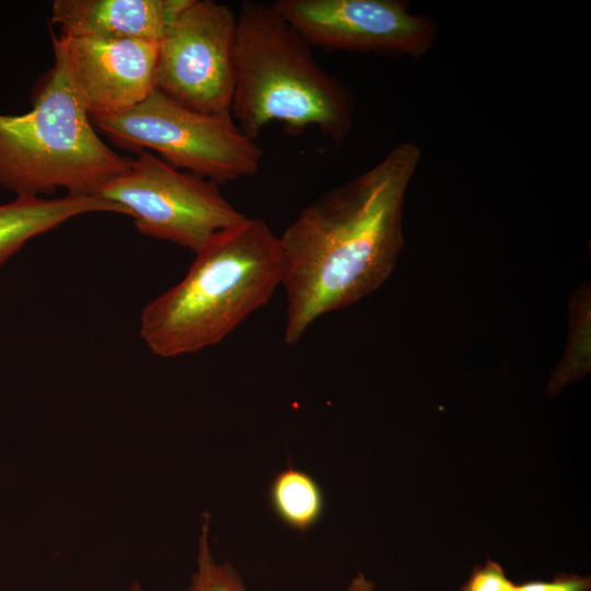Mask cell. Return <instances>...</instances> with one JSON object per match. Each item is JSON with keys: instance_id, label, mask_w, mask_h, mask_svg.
<instances>
[{"instance_id": "cell-17", "label": "cell", "mask_w": 591, "mask_h": 591, "mask_svg": "<svg viewBox=\"0 0 591 591\" xmlns=\"http://www.w3.org/2000/svg\"><path fill=\"white\" fill-rule=\"evenodd\" d=\"M346 591H374V584L362 572H358L350 581Z\"/></svg>"}, {"instance_id": "cell-14", "label": "cell", "mask_w": 591, "mask_h": 591, "mask_svg": "<svg viewBox=\"0 0 591 591\" xmlns=\"http://www.w3.org/2000/svg\"><path fill=\"white\" fill-rule=\"evenodd\" d=\"M209 515H205L199 537L197 569L184 591H250L235 567L217 564L209 547Z\"/></svg>"}, {"instance_id": "cell-18", "label": "cell", "mask_w": 591, "mask_h": 591, "mask_svg": "<svg viewBox=\"0 0 591 591\" xmlns=\"http://www.w3.org/2000/svg\"><path fill=\"white\" fill-rule=\"evenodd\" d=\"M129 591H143L138 581H134Z\"/></svg>"}, {"instance_id": "cell-16", "label": "cell", "mask_w": 591, "mask_h": 591, "mask_svg": "<svg viewBox=\"0 0 591 591\" xmlns=\"http://www.w3.org/2000/svg\"><path fill=\"white\" fill-rule=\"evenodd\" d=\"M590 577L559 573L552 581H529L515 584L514 591H589Z\"/></svg>"}, {"instance_id": "cell-4", "label": "cell", "mask_w": 591, "mask_h": 591, "mask_svg": "<svg viewBox=\"0 0 591 591\" xmlns=\"http://www.w3.org/2000/svg\"><path fill=\"white\" fill-rule=\"evenodd\" d=\"M129 165L100 138L55 66L28 112L0 113V187L16 197H39L56 188L94 195Z\"/></svg>"}, {"instance_id": "cell-12", "label": "cell", "mask_w": 591, "mask_h": 591, "mask_svg": "<svg viewBox=\"0 0 591 591\" xmlns=\"http://www.w3.org/2000/svg\"><path fill=\"white\" fill-rule=\"evenodd\" d=\"M269 503L285 525L300 533L315 526L325 511V496L317 480L291 465L271 480Z\"/></svg>"}, {"instance_id": "cell-15", "label": "cell", "mask_w": 591, "mask_h": 591, "mask_svg": "<svg viewBox=\"0 0 591 591\" xmlns=\"http://www.w3.org/2000/svg\"><path fill=\"white\" fill-rule=\"evenodd\" d=\"M514 588L503 568L488 559L484 566L474 567L461 591H514Z\"/></svg>"}, {"instance_id": "cell-8", "label": "cell", "mask_w": 591, "mask_h": 591, "mask_svg": "<svg viewBox=\"0 0 591 591\" xmlns=\"http://www.w3.org/2000/svg\"><path fill=\"white\" fill-rule=\"evenodd\" d=\"M276 11L313 47L418 58L436 24L399 0H276Z\"/></svg>"}, {"instance_id": "cell-2", "label": "cell", "mask_w": 591, "mask_h": 591, "mask_svg": "<svg viewBox=\"0 0 591 591\" xmlns=\"http://www.w3.org/2000/svg\"><path fill=\"white\" fill-rule=\"evenodd\" d=\"M282 273L279 236L247 217L213 235L184 278L144 306L140 336L163 358L217 345L267 304Z\"/></svg>"}, {"instance_id": "cell-6", "label": "cell", "mask_w": 591, "mask_h": 591, "mask_svg": "<svg viewBox=\"0 0 591 591\" xmlns=\"http://www.w3.org/2000/svg\"><path fill=\"white\" fill-rule=\"evenodd\" d=\"M94 195L123 208L140 233L195 254L218 232L247 218L217 184L174 169L148 150L139 151L126 172Z\"/></svg>"}, {"instance_id": "cell-5", "label": "cell", "mask_w": 591, "mask_h": 591, "mask_svg": "<svg viewBox=\"0 0 591 591\" xmlns=\"http://www.w3.org/2000/svg\"><path fill=\"white\" fill-rule=\"evenodd\" d=\"M92 123L116 146L153 150L172 167L218 186L255 175L264 157L262 147L241 131L231 114L196 112L158 89L130 109Z\"/></svg>"}, {"instance_id": "cell-13", "label": "cell", "mask_w": 591, "mask_h": 591, "mask_svg": "<svg viewBox=\"0 0 591 591\" xmlns=\"http://www.w3.org/2000/svg\"><path fill=\"white\" fill-rule=\"evenodd\" d=\"M569 336L563 360L551 380L548 391L554 394L570 381L590 370V289L581 287L569 305Z\"/></svg>"}, {"instance_id": "cell-9", "label": "cell", "mask_w": 591, "mask_h": 591, "mask_svg": "<svg viewBox=\"0 0 591 591\" xmlns=\"http://www.w3.org/2000/svg\"><path fill=\"white\" fill-rule=\"evenodd\" d=\"M55 67L91 119L121 114L157 89L159 42L53 35Z\"/></svg>"}, {"instance_id": "cell-10", "label": "cell", "mask_w": 591, "mask_h": 591, "mask_svg": "<svg viewBox=\"0 0 591 591\" xmlns=\"http://www.w3.org/2000/svg\"><path fill=\"white\" fill-rule=\"evenodd\" d=\"M187 0H55L50 22L61 35L160 42Z\"/></svg>"}, {"instance_id": "cell-7", "label": "cell", "mask_w": 591, "mask_h": 591, "mask_svg": "<svg viewBox=\"0 0 591 591\" xmlns=\"http://www.w3.org/2000/svg\"><path fill=\"white\" fill-rule=\"evenodd\" d=\"M236 13L212 0H187L159 42L157 89L204 114H231Z\"/></svg>"}, {"instance_id": "cell-3", "label": "cell", "mask_w": 591, "mask_h": 591, "mask_svg": "<svg viewBox=\"0 0 591 591\" xmlns=\"http://www.w3.org/2000/svg\"><path fill=\"white\" fill-rule=\"evenodd\" d=\"M355 101L312 46L271 5L247 0L236 13L231 115L255 140L273 121L298 135L315 127L336 144L350 135Z\"/></svg>"}, {"instance_id": "cell-11", "label": "cell", "mask_w": 591, "mask_h": 591, "mask_svg": "<svg viewBox=\"0 0 591 591\" xmlns=\"http://www.w3.org/2000/svg\"><path fill=\"white\" fill-rule=\"evenodd\" d=\"M91 212L126 215L123 208L96 195L16 197L0 205V266L33 237Z\"/></svg>"}, {"instance_id": "cell-1", "label": "cell", "mask_w": 591, "mask_h": 591, "mask_svg": "<svg viewBox=\"0 0 591 591\" xmlns=\"http://www.w3.org/2000/svg\"><path fill=\"white\" fill-rule=\"evenodd\" d=\"M412 141L306 205L279 236L286 297L285 343L318 317L381 287L404 246L403 210L421 161Z\"/></svg>"}]
</instances>
